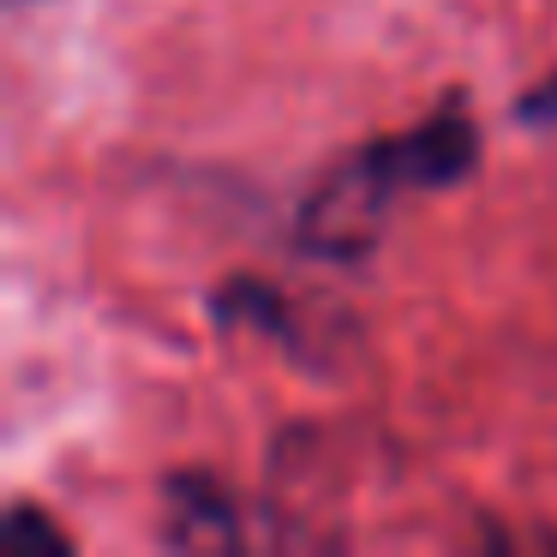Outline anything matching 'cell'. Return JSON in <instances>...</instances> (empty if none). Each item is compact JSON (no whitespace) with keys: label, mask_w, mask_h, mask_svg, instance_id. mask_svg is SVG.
I'll return each mask as SVG.
<instances>
[{"label":"cell","mask_w":557,"mask_h":557,"mask_svg":"<svg viewBox=\"0 0 557 557\" xmlns=\"http://www.w3.org/2000/svg\"><path fill=\"white\" fill-rule=\"evenodd\" d=\"M401 186L408 181H401L396 162H389V145L354 150L348 162H336V169L306 193L300 222H294L300 252L330 258V264L366 258L377 246V234H384V210H389V198H396Z\"/></svg>","instance_id":"1"},{"label":"cell","mask_w":557,"mask_h":557,"mask_svg":"<svg viewBox=\"0 0 557 557\" xmlns=\"http://www.w3.org/2000/svg\"><path fill=\"white\" fill-rule=\"evenodd\" d=\"M18 7H25V0H18Z\"/></svg>","instance_id":"5"},{"label":"cell","mask_w":557,"mask_h":557,"mask_svg":"<svg viewBox=\"0 0 557 557\" xmlns=\"http://www.w3.org/2000/svg\"><path fill=\"white\" fill-rule=\"evenodd\" d=\"M0 557H66V540L42 509L18 504L7 516V528H0Z\"/></svg>","instance_id":"3"},{"label":"cell","mask_w":557,"mask_h":557,"mask_svg":"<svg viewBox=\"0 0 557 557\" xmlns=\"http://www.w3.org/2000/svg\"><path fill=\"white\" fill-rule=\"evenodd\" d=\"M516 114H521V121H533V126H557V73L545 78L540 90H528V97L516 102Z\"/></svg>","instance_id":"4"},{"label":"cell","mask_w":557,"mask_h":557,"mask_svg":"<svg viewBox=\"0 0 557 557\" xmlns=\"http://www.w3.org/2000/svg\"><path fill=\"white\" fill-rule=\"evenodd\" d=\"M384 145L408 186H456L480 162V133L468 121H425L401 138H384Z\"/></svg>","instance_id":"2"}]
</instances>
